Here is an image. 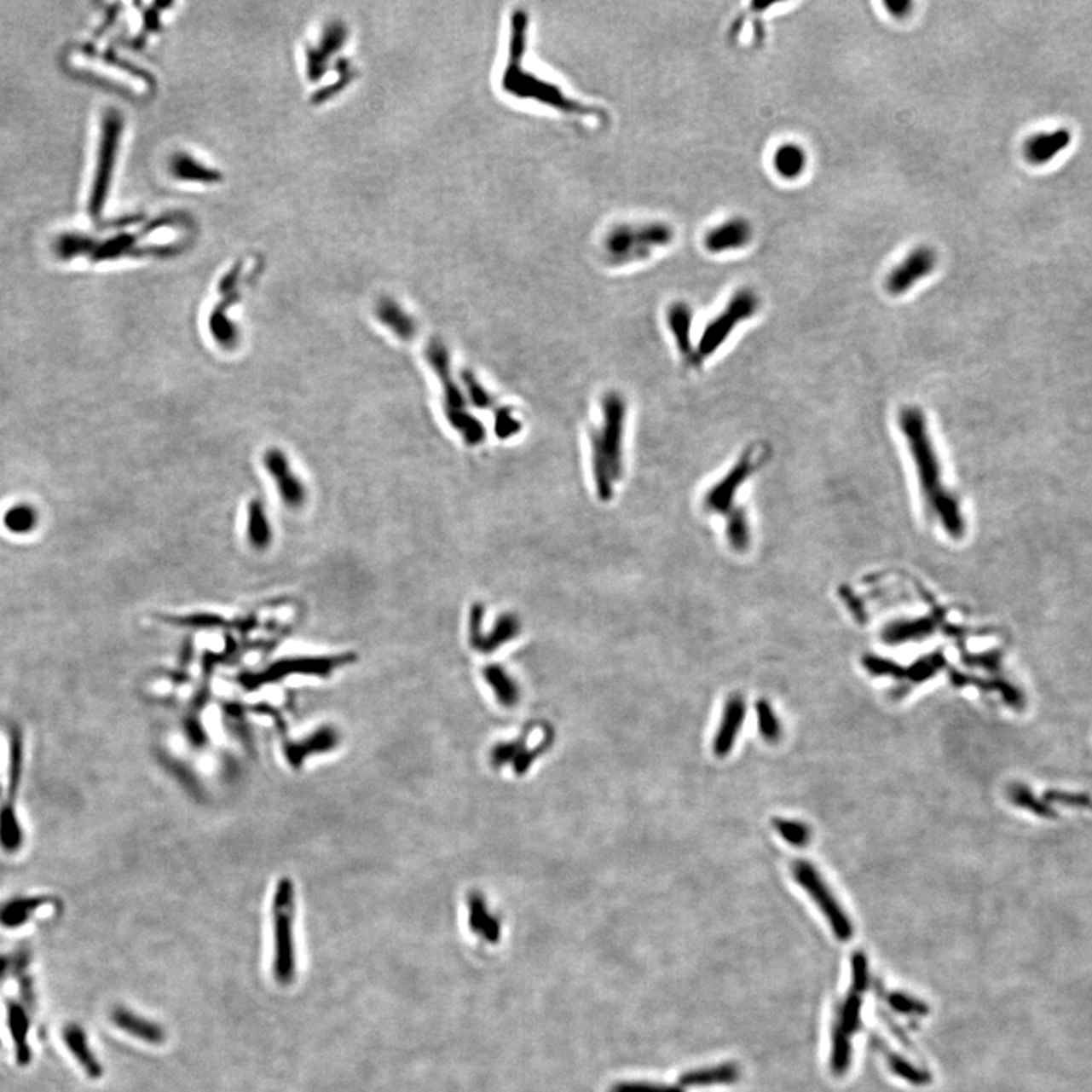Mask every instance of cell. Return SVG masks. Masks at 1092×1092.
Here are the masks:
<instances>
[{
    "instance_id": "obj_21",
    "label": "cell",
    "mask_w": 1092,
    "mask_h": 1092,
    "mask_svg": "<svg viewBox=\"0 0 1092 1092\" xmlns=\"http://www.w3.org/2000/svg\"><path fill=\"white\" fill-rule=\"evenodd\" d=\"M62 1037L66 1041V1045L69 1047V1050L72 1051V1054L83 1066L84 1072H87V1076L91 1078H102V1065L97 1060L93 1050L90 1049L89 1039L83 1027L78 1024H69L62 1031Z\"/></svg>"
},
{
    "instance_id": "obj_16",
    "label": "cell",
    "mask_w": 1092,
    "mask_h": 1092,
    "mask_svg": "<svg viewBox=\"0 0 1092 1092\" xmlns=\"http://www.w3.org/2000/svg\"><path fill=\"white\" fill-rule=\"evenodd\" d=\"M551 741L552 737L550 736L536 749H527V735H525L523 737L516 739L515 742H502L495 745V748L492 749L490 759L496 768L504 766L506 763H513L516 774L523 776L531 768V765L536 762L537 757L550 747Z\"/></svg>"
},
{
    "instance_id": "obj_11",
    "label": "cell",
    "mask_w": 1092,
    "mask_h": 1092,
    "mask_svg": "<svg viewBox=\"0 0 1092 1092\" xmlns=\"http://www.w3.org/2000/svg\"><path fill=\"white\" fill-rule=\"evenodd\" d=\"M938 268V254L930 246H916L895 264L887 278L885 289L893 296H901L914 289L918 282L932 275Z\"/></svg>"
},
{
    "instance_id": "obj_42",
    "label": "cell",
    "mask_w": 1092,
    "mask_h": 1092,
    "mask_svg": "<svg viewBox=\"0 0 1092 1092\" xmlns=\"http://www.w3.org/2000/svg\"><path fill=\"white\" fill-rule=\"evenodd\" d=\"M610 1092H685L680 1086L662 1085L650 1082H632L615 1085Z\"/></svg>"
},
{
    "instance_id": "obj_10",
    "label": "cell",
    "mask_w": 1092,
    "mask_h": 1092,
    "mask_svg": "<svg viewBox=\"0 0 1092 1092\" xmlns=\"http://www.w3.org/2000/svg\"><path fill=\"white\" fill-rule=\"evenodd\" d=\"M122 128H124V122H122L120 116L114 111L108 113L105 117V120H103L96 176L93 181V188H91V196H90V213L93 217L101 216L103 205H105V200L108 196L113 170H114V165H116L117 149H118V140H120Z\"/></svg>"
},
{
    "instance_id": "obj_37",
    "label": "cell",
    "mask_w": 1092,
    "mask_h": 1092,
    "mask_svg": "<svg viewBox=\"0 0 1092 1092\" xmlns=\"http://www.w3.org/2000/svg\"><path fill=\"white\" fill-rule=\"evenodd\" d=\"M1009 795L1010 800H1012V803L1017 804V806L1023 807L1026 811L1033 812V813H1037L1039 817H1053V815H1051L1053 812H1051L1050 807H1047L1045 804L1041 803V801H1037L1035 795H1033L1031 790H1029V788H1026V786L1015 784V786L1010 789Z\"/></svg>"
},
{
    "instance_id": "obj_40",
    "label": "cell",
    "mask_w": 1092,
    "mask_h": 1092,
    "mask_svg": "<svg viewBox=\"0 0 1092 1092\" xmlns=\"http://www.w3.org/2000/svg\"><path fill=\"white\" fill-rule=\"evenodd\" d=\"M889 1065H891V1068H893V1072L895 1074H898L900 1078H906L907 1082H910L914 1085H926L930 1082L928 1072H921L918 1068H915L914 1065L909 1064L907 1060L901 1059L897 1054L889 1056Z\"/></svg>"
},
{
    "instance_id": "obj_23",
    "label": "cell",
    "mask_w": 1092,
    "mask_h": 1092,
    "mask_svg": "<svg viewBox=\"0 0 1092 1092\" xmlns=\"http://www.w3.org/2000/svg\"><path fill=\"white\" fill-rule=\"evenodd\" d=\"M8 1027L14 1039L15 1058L20 1065H28L32 1059V1051L28 1044L29 1017L26 1008L14 1000L7 1002Z\"/></svg>"
},
{
    "instance_id": "obj_19",
    "label": "cell",
    "mask_w": 1092,
    "mask_h": 1092,
    "mask_svg": "<svg viewBox=\"0 0 1092 1092\" xmlns=\"http://www.w3.org/2000/svg\"><path fill=\"white\" fill-rule=\"evenodd\" d=\"M50 897L46 895H31V897H13L0 903V926L5 928H19L34 916L42 907L48 906Z\"/></svg>"
},
{
    "instance_id": "obj_38",
    "label": "cell",
    "mask_w": 1092,
    "mask_h": 1092,
    "mask_svg": "<svg viewBox=\"0 0 1092 1092\" xmlns=\"http://www.w3.org/2000/svg\"><path fill=\"white\" fill-rule=\"evenodd\" d=\"M757 714H759V728H760V733H762L763 737L768 742L778 741L782 730H780V724H778L776 714L771 708L770 702L759 701Z\"/></svg>"
},
{
    "instance_id": "obj_47",
    "label": "cell",
    "mask_w": 1092,
    "mask_h": 1092,
    "mask_svg": "<svg viewBox=\"0 0 1092 1092\" xmlns=\"http://www.w3.org/2000/svg\"><path fill=\"white\" fill-rule=\"evenodd\" d=\"M885 8L889 11V14L893 15L895 19H906L912 13L914 3L912 2H887Z\"/></svg>"
},
{
    "instance_id": "obj_1",
    "label": "cell",
    "mask_w": 1092,
    "mask_h": 1092,
    "mask_svg": "<svg viewBox=\"0 0 1092 1092\" xmlns=\"http://www.w3.org/2000/svg\"><path fill=\"white\" fill-rule=\"evenodd\" d=\"M529 20L527 11H513L510 19L509 44L507 58L502 69L501 89L506 95L523 101L536 103L539 107H546L552 111L568 117L577 118H604V111L593 105L578 101L569 96L560 85L550 79L537 75L534 70L525 66V55L529 46Z\"/></svg>"
},
{
    "instance_id": "obj_4",
    "label": "cell",
    "mask_w": 1092,
    "mask_h": 1092,
    "mask_svg": "<svg viewBox=\"0 0 1092 1092\" xmlns=\"http://www.w3.org/2000/svg\"><path fill=\"white\" fill-rule=\"evenodd\" d=\"M673 228L665 222L621 223L609 229L601 240V254L610 266L645 262L656 251L673 243Z\"/></svg>"
},
{
    "instance_id": "obj_8",
    "label": "cell",
    "mask_w": 1092,
    "mask_h": 1092,
    "mask_svg": "<svg viewBox=\"0 0 1092 1092\" xmlns=\"http://www.w3.org/2000/svg\"><path fill=\"white\" fill-rule=\"evenodd\" d=\"M760 307V299L754 290L743 287L730 298L725 309L714 321L708 322L701 336L695 355L706 358L718 350L739 323L754 316Z\"/></svg>"
},
{
    "instance_id": "obj_25",
    "label": "cell",
    "mask_w": 1092,
    "mask_h": 1092,
    "mask_svg": "<svg viewBox=\"0 0 1092 1092\" xmlns=\"http://www.w3.org/2000/svg\"><path fill=\"white\" fill-rule=\"evenodd\" d=\"M467 906H469V926L472 928V932L481 936L484 941L492 942V944L500 941L501 924L494 915L488 914V903L482 898V895L478 893H471L467 898Z\"/></svg>"
},
{
    "instance_id": "obj_22",
    "label": "cell",
    "mask_w": 1092,
    "mask_h": 1092,
    "mask_svg": "<svg viewBox=\"0 0 1092 1092\" xmlns=\"http://www.w3.org/2000/svg\"><path fill=\"white\" fill-rule=\"evenodd\" d=\"M375 315L378 317L379 322L384 325L385 328L392 331L395 336L402 338V340H412L413 337L418 332V325L406 309H402L396 301L390 298H384L379 301L375 309Z\"/></svg>"
},
{
    "instance_id": "obj_43",
    "label": "cell",
    "mask_w": 1092,
    "mask_h": 1092,
    "mask_svg": "<svg viewBox=\"0 0 1092 1092\" xmlns=\"http://www.w3.org/2000/svg\"><path fill=\"white\" fill-rule=\"evenodd\" d=\"M870 982V974H868V962L864 953H856L852 956V985H854V992L862 994L868 988Z\"/></svg>"
},
{
    "instance_id": "obj_49",
    "label": "cell",
    "mask_w": 1092,
    "mask_h": 1092,
    "mask_svg": "<svg viewBox=\"0 0 1092 1092\" xmlns=\"http://www.w3.org/2000/svg\"><path fill=\"white\" fill-rule=\"evenodd\" d=\"M8 968H9V961H8V957H5V956H0V979L7 974Z\"/></svg>"
},
{
    "instance_id": "obj_26",
    "label": "cell",
    "mask_w": 1092,
    "mask_h": 1092,
    "mask_svg": "<svg viewBox=\"0 0 1092 1092\" xmlns=\"http://www.w3.org/2000/svg\"><path fill=\"white\" fill-rule=\"evenodd\" d=\"M748 460L739 463L721 482H718L714 488L708 490L706 500H704L706 509L710 510V511H719V513L727 511L728 506L733 501V495L737 490V486L742 484V481L748 475Z\"/></svg>"
},
{
    "instance_id": "obj_34",
    "label": "cell",
    "mask_w": 1092,
    "mask_h": 1092,
    "mask_svg": "<svg viewBox=\"0 0 1092 1092\" xmlns=\"http://www.w3.org/2000/svg\"><path fill=\"white\" fill-rule=\"evenodd\" d=\"M860 1006H862L860 994L852 991V994H848V997L845 998L844 1003L841 1004L838 1024L835 1027V1031H839L845 1037H852V1033L859 1029Z\"/></svg>"
},
{
    "instance_id": "obj_36",
    "label": "cell",
    "mask_w": 1092,
    "mask_h": 1092,
    "mask_svg": "<svg viewBox=\"0 0 1092 1092\" xmlns=\"http://www.w3.org/2000/svg\"><path fill=\"white\" fill-rule=\"evenodd\" d=\"M774 827L776 830L783 836L786 842L795 846H804L811 841V830L807 825L792 819H774Z\"/></svg>"
},
{
    "instance_id": "obj_14",
    "label": "cell",
    "mask_w": 1092,
    "mask_h": 1092,
    "mask_svg": "<svg viewBox=\"0 0 1092 1092\" xmlns=\"http://www.w3.org/2000/svg\"><path fill=\"white\" fill-rule=\"evenodd\" d=\"M346 28L338 21L330 23L325 28L316 46H311L307 50V75L309 79L316 81L322 78L331 56L336 55L346 42Z\"/></svg>"
},
{
    "instance_id": "obj_24",
    "label": "cell",
    "mask_w": 1092,
    "mask_h": 1092,
    "mask_svg": "<svg viewBox=\"0 0 1092 1092\" xmlns=\"http://www.w3.org/2000/svg\"><path fill=\"white\" fill-rule=\"evenodd\" d=\"M809 157L803 146L798 143H783L778 146L774 153H772V167L780 178L794 181L800 176L807 169Z\"/></svg>"
},
{
    "instance_id": "obj_45",
    "label": "cell",
    "mask_w": 1092,
    "mask_h": 1092,
    "mask_svg": "<svg viewBox=\"0 0 1092 1092\" xmlns=\"http://www.w3.org/2000/svg\"><path fill=\"white\" fill-rule=\"evenodd\" d=\"M865 665L866 667H868V671H871L873 673H877V675H880V673H883V675H885V673H887V675H893V673H901L900 669H898L900 667H895V665H893L891 662H887V660L883 659H877V657H868V659L865 660Z\"/></svg>"
},
{
    "instance_id": "obj_13",
    "label": "cell",
    "mask_w": 1092,
    "mask_h": 1092,
    "mask_svg": "<svg viewBox=\"0 0 1092 1092\" xmlns=\"http://www.w3.org/2000/svg\"><path fill=\"white\" fill-rule=\"evenodd\" d=\"M263 461L270 477L275 480L276 488H278V494L281 495L282 501L286 502L289 507H301L307 498V490L290 469L289 460L284 453L276 448H272L264 454Z\"/></svg>"
},
{
    "instance_id": "obj_17",
    "label": "cell",
    "mask_w": 1092,
    "mask_h": 1092,
    "mask_svg": "<svg viewBox=\"0 0 1092 1092\" xmlns=\"http://www.w3.org/2000/svg\"><path fill=\"white\" fill-rule=\"evenodd\" d=\"M745 714H747V708L742 696L741 695L730 696L724 708L719 731L714 737V751L716 756L725 757L730 753V749L733 748L736 736L742 727Z\"/></svg>"
},
{
    "instance_id": "obj_2",
    "label": "cell",
    "mask_w": 1092,
    "mask_h": 1092,
    "mask_svg": "<svg viewBox=\"0 0 1092 1092\" xmlns=\"http://www.w3.org/2000/svg\"><path fill=\"white\" fill-rule=\"evenodd\" d=\"M900 424L914 455L926 507L950 536L961 537L965 529L961 509L942 482L941 465L928 437L924 416L916 408H906L901 413Z\"/></svg>"
},
{
    "instance_id": "obj_3",
    "label": "cell",
    "mask_w": 1092,
    "mask_h": 1092,
    "mask_svg": "<svg viewBox=\"0 0 1092 1092\" xmlns=\"http://www.w3.org/2000/svg\"><path fill=\"white\" fill-rule=\"evenodd\" d=\"M627 406L618 393L603 398V428L592 430V465L598 496L607 501L613 495L615 481L622 475V442Z\"/></svg>"
},
{
    "instance_id": "obj_44",
    "label": "cell",
    "mask_w": 1092,
    "mask_h": 1092,
    "mask_svg": "<svg viewBox=\"0 0 1092 1092\" xmlns=\"http://www.w3.org/2000/svg\"><path fill=\"white\" fill-rule=\"evenodd\" d=\"M521 430V424L511 416V413L506 408H500L495 413V431L501 439H507L510 436L517 433Z\"/></svg>"
},
{
    "instance_id": "obj_5",
    "label": "cell",
    "mask_w": 1092,
    "mask_h": 1092,
    "mask_svg": "<svg viewBox=\"0 0 1092 1092\" xmlns=\"http://www.w3.org/2000/svg\"><path fill=\"white\" fill-rule=\"evenodd\" d=\"M26 762L25 735L19 725L8 728L7 782L0 798V850L9 856L21 852L25 845V829L19 817L20 794Z\"/></svg>"
},
{
    "instance_id": "obj_9",
    "label": "cell",
    "mask_w": 1092,
    "mask_h": 1092,
    "mask_svg": "<svg viewBox=\"0 0 1092 1092\" xmlns=\"http://www.w3.org/2000/svg\"><path fill=\"white\" fill-rule=\"evenodd\" d=\"M792 870L798 885L811 895L812 900L817 903L821 912L827 916L831 930L839 941L852 939V921L846 918L842 907L839 906L838 901L835 900L833 893L825 885L824 880L821 879L817 868L811 865L807 860H797L792 866Z\"/></svg>"
},
{
    "instance_id": "obj_32",
    "label": "cell",
    "mask_w": 1092,
    "mask_h": 1092,
    "mask_svg": "<svg viewBox=\"0 0 1092 1092\" xmlns=\"http://www.w3.org/2000/svg\"><path fill=\"white\" fill-rule=\"evenodd\" d=\"M248 539L255 550H266L272 540V529L262 501L254 500L249 506Z\"/></svg>"
},
{
    "instance_id": "obj_35",
    "label": "cell",
    "mask_w": 1092,
    "mask_h": 1092,
    "mask_svg": "<svg viewBox=\"0 0 1092 1092\" xmlns=\"http://www.w3.org/2000/svg\"><path fill=\"white\" fill-rule=\"evenodd\" d=\"M933 628V621L930 619H922V621H914V622H900L893 624L885 632V640L891 644H898L904 640L916 639V638H924Z\"/></svg>"
},
{
    "instance_id": "obj_7",
    "label": "cell",
    "mask_w": 1092,
    "mask_h": 1092,
    "mask_svg": "<svg viewBox=\"0 0 1092 1092\" xmlns=\"http://www.w3.org/2000/svg\"><path fill=\"white\" fill-rule=\"evenodd\" d=\"M295 889L290 881H281L274 898V977L281 986H290L296 979V948L293 934Z\"/></svg>"
},
{
    "instance_id": "obj_39",
    "label": "cell",
    "mask_w": 1092,
    "mask_h": 1092,
    "mask_svg": "<svg viewBox=\"0 0 1092 1092\" xmlns=\"http://www.w3.org/2000/svg\"><path fill=\"white\" fill-rule=\"evenodd\" d=\"M461 381L465 383L467 395H469V398H471L472 404L477 408L486 410V408H492V407L495 406V399L492 398V395L480 384L478 379L475 378L474 373L467 371L463 372L461 373Z\"/></svg>"
},
{
    "instance_id": "obj_6",
    "label": "cell",
    "mask_w": 1092,
    "mask_h": 1092,
    "mask_svg": "<svg viewBox=\"0 0 1092 1092\" xmlns=\"http://www.w3.org/2000/svg\"><path fill=\"white\" fill-rule=\"evenodd\" d=\"M425 357L431 369L439 377L443 389V407L448 422L460 434L467 445H480L486 439V430L480 420L467 412L466 398L454 379L447 346L439 338H433L426 344Z\"/></svg>"
},
{
    "instance_id": "obj_46",
    "label": "cell",
    "mask_w": 1092,
    "mask_h": 1092,
    "mask_svg": "<svg viewBox=\"0 0 1092 1092\" xmlns=\"http://www.w3.org/2000/svg\"><path fill=\"white\" fill-rule=\"evenodd\" d=\"M19 986H20V996L23 998V1003L26 1004V1009L34 1010L37 1006V998H35L32 979L26 974H21Z\"/></svg>"
},
{
    "instance_id": "obj_41",
    "label": "cell",
    "mask_w": 1092,
    "mask_h": 1092,
    "mask_svg": "<svg viewBox=\"0 0 1092 1092\" xmlns=\"http://www.w3.org/2000/svg\"><path fill=\"white\" fill-rule=\"evenodd\" d=\"M887 1002H889V1004L893 1006V1009L898 1010L901 1014H916V1015H924V1014H927L928 1012L927 1006H926V1004L921 1003V1002L915 1000L912 997H907L904 996V994H898V992H893V994L887 997Z\"/></svg>"
},
{
    "instance_id": "obj_27",
    "label": "cell",
    "mask_w": 1092,
    "mask_h": 1092,
    "mask_svg": "<svg viewBox=\"0 0 1092 1092\" xmlns=\"http://www.w3.org/2000/svg\"><path fill=\"white\" fill-rule=\"evenodd\" d=\"M519 630H521L519 619L516 618L515 615L507 613L500 616L492 632L482 634L480 639L475 640L471 645L480 653H492L496 648L516 638L519 634Z\"/></svg>"
},
{
    "instance_id": "obj_31",
    "label": "cell",
    "mask_w": 1092,
    "mask_h": 1092,
    "mask_svg": "<svg viewBox=\"0 0 1092 1092\" xmlns=\"http://www.w3.org/2000/svg\"><path fill=\"white\" fill-rule=\"evenodd\" d=\"M739 1078V1072L735 1065H721L708 1070H696L683 1074L680 1078L681 1086H708L733 1083Z\"/></svg>"
},
{
    "instance_id": "obj_28",
    "label": "cell",
    "mask_w": 1092,
    "mask_h": 1092,
    "mask_svg": "<svg viewBox=\"0 0 1092 1092\" xmlns=\"http://www.w3.org/2000/svg\"><path fill=\"white\" fill-rule=\"evenodd\" d=\"M484 679L488 681L490 687L494 689L496 698L501 702L504 708H515L516 704L521 700V692L519 687L516 685L515 680L506 673V669L501 665H488L482 671Z\"/></svg>"
},
{
    "instance_id": "obj_20",
    "label": "cell",
    "mask_w": 1092,
    "mask_h": 1092,
    "mask_svg": "<svg viewBox=\"0 0 1092 1092\" xmlns=\"http://www.w3.org/2000/svg\"><path fill=\"white\" fill-rule=\"evenodd\" d=\"M169 170L175 178L182 181V182H193V184H217L222 181V173L217 172L216 169H211L208 165L200 163L199 159H194L190 153L186 152H178L170 159Z\"/></svg>"
},
{
    "instance_id": "obj_33",
    "label": "cell",
    "mask_w": 1092,
    "mask_h": 1092,
    "mask_svg": "<svg viewBox=\"0 0 1092 1092\" xmlns=\"http://www.w3.org/2000/svg\"><path fill=\"white\" fill-rule=\"evenodd\" d=\"M38 510L28 502H20L15 504L13 507L8 509L7 513L3 516V525L5 529L13 533V534H29L38 527Z\"/></svg>"
},
{
    "instance_id": "obj_18",
    "label": "cell",
    "mask_w": 1092,
    "mask_h": 1092,
    "mask_svg": "<svg viewBox=\"0 0 1092 1092\" xmlns=\"http://www.w3.org/2000/svg\"><path fill=\"white\" fill-rule=\"evenodd\" d=\"M111 1021L116 1024L120 1031H126L128 1035L137 1037L145 1041L147 1044L161 1045L165 1044L167 1039V1033L163 1026L153 1023L147 1018L140 1017L131 1010L124 1008H116L111 1012Z\"/></svg>"
},
{
    "instance_id": "obj_30",
    "label": "cell",
    "mask_w": 1092,
    "mask_h": 1092,
    "mask_svg": "<svg viewBox=\"0 0 1092 1092\" xmlns=\"http://www.w3.org/2000/svg\"><path fill=\"white\" fill-rule=\"evenodd\" d=\"M667 321L681 354L692 358V352H690L692 311L687 307V303H675L671 305V309L667 311Z\"/></svg>"
},
{
    "instance_id": "obj_12",
    "label": "cell",
    "mask_w": 1092,
    "mask_h": 1092,
    "mask_svg": "<svg viewBox=\"0 0 1092 1092\" xmlns=\"http://www.w3.org/2000/svg\"><path fill=\"white\" fill-rule=\"evenodd\" d=\"M753 225L745 217H731L708 229L702 239L704 248L710 254H724L747 248L753 240Z\"/></svg>"
},
{
    "instance_id": "obj_29",
    "label": "cell",
    "mask_w": 1092,
    "mask_h": 1092,
    "mask_svg": "<svg viewBox=\"0 0 1092 1092\" xmlns=\"http://www.w3.org/2000/svg\"><path fill=\"white\" fill-rule=\"evenodd\" d=\"M234 303H235V298L233 295H229L225 303H219L213 309V313L210 316V322H208L211 336L223 348H233L234 344H237V338H239L237 326L228 317V309Z\"/></svg>"
},
{
    "instance_id": "obj_15",
    "label": "cell",
    "mask_w": 1092,
    "mask_h": 1092,
    "mask_svg": "<svg viewBox=\"0 0 1092 1092\" xmlns=\"http://www.w3.org/2000/svg\"><path fill=\"white\" fill-rule=\"evenodd\" d=\"M1072 138V131L1064 128L1056 131L1037 132L1024 142V159L1029 165H1049L1070 146Z\"/></svg>"
},
{
    "instance_id": "obj_48",
    "label": "cell",
    "mask_w": 1092,
    "mask_h": 1092,
    "mask_svg": "<svg viewBox=\"0 0 1092 1092\" xmlns=\"http://www.w3.org/2000/svg\"><path fill=\"white\" fill-rule=\"evenodd\" d=\"M28 963L29 955L28 951H25V950L19 951V953L14 956V959H13V965H14V969L17 973H23Z\"/></svg>"
}]
</instances>
